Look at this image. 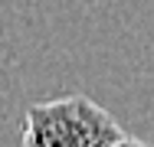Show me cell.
<instances>
[{
	"mask_svg": "<svg viewBox=\"0 0 154 147\" xmlns=\"http://www.w3.org/2000/svg\"><path fill=\"white\" fill-rule=\"evenodd\" d=\"M125 131L102 105L85 95L39 101L26 111L23 147H105Z\"/></svg>",
	"mask_w": 154,
	"mask_h": 147,
	"instance_id": "obj_1",
	"label": "cell"
},
{
	"mask_svg": "<svg viewBox=\"0 0 154 147\" xmlns=\"http://www.w3.org/2000/svg\"><path fill=\"white\" fill-rule=\"evenodd\" d=\"M105 147H151V144H144V141H138V137H128V134H122V137L108 141Z\"/></svg>",
	"mask_w": 154,
	"mask_h": 147,
	"instance_id": "obj_2",
	"label": "cell"
}]
</instances>
